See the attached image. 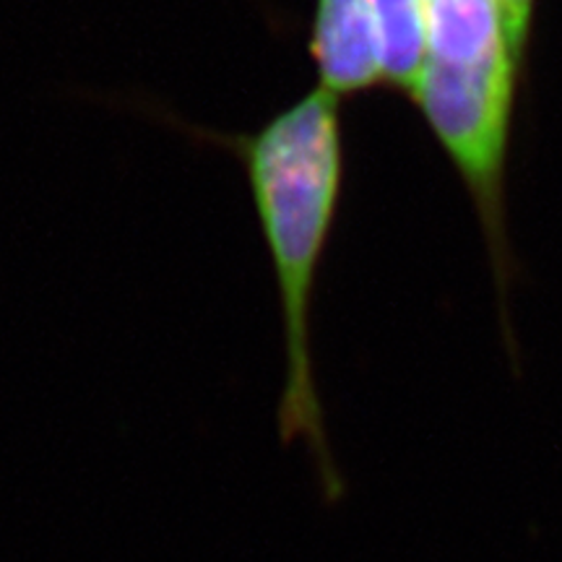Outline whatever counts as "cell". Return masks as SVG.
<instances>
[{
    "mask_svg": "<svg viewBox=\"0 0 562 562\" xmlns=\"http://www.w3.org/2000/svg\"><path fill=\"white\" fill-rule=\"evenodd\" d=\"M311 58L318 89L336 100L385 87L383 34L370 0H315Z\"/></svg>",
    "mask_w": 562,
    "mask_h": 562,
    "instance_id": "obj_3",
    "label": "cell"
},
{
    "mask_svg": "<svg viewBox=\"0 0 562 562\" xmlns=\"http://www.w3.org/2000/svg\"><path fill=\"white\" fill-rule=\"evenodd\" d=\"M383 34L385 87L412 94L422 68L419 0H370Z\"/></svg>",
    "mask_w": 562,
    "mask_h": 562,
    "instance_id": "obj_4",
    "label": "cell"
},
{
    "mask_svg": "<svg viewBox=\"0 0 562 562\" xmlns=\"http://www.w3.org/2000/svg\"><path fill=\"white\" fill-rule=\"evenodd\" d=\"M510 47L487 53L425 55L412 89L414 108L453 161L474 203L497 290L508 297L516 261L508 240V151L513 115L524 83Z\"/></svg>",
    "mask_w": 562,
    "mask_h": 562,
    "instance_id": "obj_2",
    "label": "cell"
},
{
    "mask_svg": "<svg viewBox=\"0 0 562 562\" xmlns=\"http://www.w3.org/2000/svg\"><path fill=\"white\" fill-rule=\"evenodd\" d=\"M229 146L248 175L277 279L286 357L277 409L279 438L284 446L305 440L323 497L339 503L344 476L328 446L313 362L315 284L344 186L339 100L323 89L307 91L258 131L229 138Z\"/></svg>",
    "mask_w": 562,
    "mask_h": 562,
    "instance_id": "obj_1",
    "label": "cell"
},
{
    "mask_svg": "<svg viewBox=\"0 0 562 562\" xmlns=\"http://www.w3.org/2000/svg\"><path fill=\"white\" fill-rule=\"evenodd\" d=\"M537 3L539 0H501L505 24H508V40L513 47V55L521 63L526 70V58H529L533 19H537Z\"/></svg>",
    "mask_w": 562,
    "mask_h": 562,
    "instance_id": "obj_5",
    "label": "cell"
}]
</instances>
